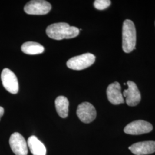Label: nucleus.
Returning <instances> with one entry per match:
<instances>
[{
  "label": "nucleus",
  "mask_w": 155,
  "mask_h": 155,
  "mask_svg": "<svg viewBox=\"0 0 155 155\" xmlns=\"http://www.w3.org/2000/svg\"><path fill=\"white\" fill-rule=\"evenodd\" d=\"M136 30L134 24L130 20H125L122 25V50L130 53L136 49Z\"/></svg>",
  "instance_id": "2"
},
{
  "label": "nucleus",
  "mask_w": 155,
  "mask_h": 155,
  "mask_svg": "<svg viewBox=\"0 0 155 155\" xmlns=\"http://www.w3.org/2000/svg\"><path fill=\"white\" fill-rule=\"evenodd\" d=\"M21 51L28 55H38L45 51V47L40 44L33 41L24 43L21 46Z\"/></svg>",
  "instance_id": "14"
},
{
  "label": "nucleus",
  "mask_w": 155,
  "mask_h": 155,
  "mask_svg": "<svg viewBox=\"0 0 155 155\" xmlns=\"http://www.w3.org/2000/svg\"><path fill=\"white\" fill-rule=\"evenodd\" d=\"M110 0H95L94 2L95 8L98 10H104L110 5Z\"/></svg>",
  "instance_id": "15"
},
{
  "label": "nucleus",
  "mask_w": 155,
  "mask_h": 155,
  "mask_svg": "<svg viewBox=\"0 0 155 155\" xmlns=\"http://www.w3.org/2000/svg\"><path fill=\"white\" fill-rule=\"evenodd\" d=\"M46 33L51 39L61 40L77 37L79 33V29L66 22H58L49 25L46 29Z\"/></svg>",
  "instance_id": "1"
},
{
  "label": "nucleus",
  "mask_w": 155,
  "mask_h": 155,
  "mask_svg": "<svg viewBox=\"0 0 155 155\" xmlns=\"http://www.w3.org/2000/svg\"><path fill=\"white\" fill-rule=\"evenodd\" d=\"M56 110L59 116L65 118L68 116V100L64 96H59L55 101Z\"/></svg>",
  "instance_id": "13"
},
{
  "label": "nucleus",
  "mask_w": 155,
  "mask_h": 155,
  "mask_svg": "<svg viewBox=\"0 0 155 155\" xmlns=\"http://www.w3.org/2000/svg\"><path fill=\"white\" fill-rule=\"evenodd\" d=\"M107 99L113 105H120L125 102L121 93V87L118 82L109 84L106 90Z\"/></svg>",
  "instance_id": "10"
},
{
  "label": "nucleus",
  "mask_w": 155,
  "mask_h": 155,
  "mask_svg": "<svg viewBox=\"0 0 155 155\" xmlns=\"http://www.w3.org/2000/svg\"><path fill=\"white\" fill-rule=\"evenodd\" d=\"M95 61V56L93 54L86 53L71 58L67 62V66L72 70H82L91 66Z\"/></svg>",
  "instance_id": "3"
},
{
  "label": "nucleus",
  "mask_w": 155,
  "mask_h": 155,
  "mask_svg": "<svg viewBox=\"0 0 155 155\" xmlns=\"http://www.w3.org/2000/svg\"><path fill=\"white\" fill-rule=\"evenodd\" d=\"M9 144L16 155H28V144L20 133H13L9 139Z\"/></svg>",
  "instance_id": "6"
},
{
  "label": "nucleus",
  "mask_w": 155,
  "mask_h": 155,
  "mask_svg": "<svg viewBox=\"0 0 155 155\" xmlns=\"http://www.w3.org/2000/svg\"><path fill=\"white\" fill-rule=\"evenodd\" d=\"M152 129L153 126L150 122L144 120H137L127 124L124 130L128 134L140 135L149 133Z\"/></svg>",
  "instance_id": "8"
},
{
  "label": "nucleus",
  "mask_w": 155,
  "mask_h": 155,
  "mask_svg": "<svg viewBox=\"0 0 155 155\" xmlns=\"http://www.w3.org/2000/svg\"><path fill=\"white\" fill-rule=\"evenodd\" d=\"M51 8V5L47 1L32 0L24 6V11L28 15H44L48 13Z\"/></svg>",
  "instance_id": "4"
},
{
  "label": "nucleus",
  "mask_w": 155,
  "mask_h": 155,
  "mask_svg": "<svg viewBox=\"0 0 155 155\" xmlns=\"http://www.w3.org/2000/svg\"><path fill=\"white\" fill-rule=\"evenodd\" d=\"M27 144L32 155H46L47 150L45 145L36 136H30L28 138Z\"/></svg>",
  "instance_id": "12"
},
{
  "label": "nucleus",
  "mask_w": 155,
  "mask_h": 155,
  "mask_svg": "<svg viewBox=\"0 0 155 155\" xmlns=\"http://www.w3.org/2000/svg\"><path fill=\"white\" fill-rule=\"evenodd\" d=\"M128 89L123 92V96L126 98V102L129 106L137 105L141 101V93L136 84L132 81L127 82Z\"/></svg>",
  "instance_id": "9"
},
{
  "label": "nucleus",
  "mask_w": 155,
  "mask_h": 155,
  "mask_svg": "<svg viewBox=\"0 0 155 155\" xmlns=\"http://www.w3.org/2000/svg\"><path fill=\"white\" fill-rule=\"evenodd\" d=\"M4 108L0 106V120H1V117L4 115Z\"/></svg>",
  "instance_id": "16"
},
{
  "label": "nucleus",
  "mask_w": 155,
  "mask_h": 155,
  "mask_svg": "<svg viewBox=\"0 0 155 155\" xmlns=\"http://www.w3.org/2000/svg\"><path fill=\"white\" fill-rule=\"evenodd\" d=\"M1 81L4 88L12 94L18 91V82L16 75L9 68H4L1 73Z\"/></svg>",
  "instance_id": "5"
},
{
  "label": "nucleus",
  "mask_w": 155,
  "mask_h": 155,
  "mask_svg": "<svg viewBox=\"0 0 155 155\" xmlns=\"http://www.w3.org/2000/svg\"><path fill=\"white\" fill-rule=\"evenodd\" d=\"M129 150L136 155L152 154L155 152V141H145L136 143L130 146Z\"/></svg>",
  "instance_id": "11"
},
{
  "label": "nucleus",
  "mask_w": 155,
  "mask_h": 155,
  "mask_svg": "<svg viewBox=\"0 0 155 155\" xmlns=\"http://www.w3.org/2000/svg\"><path fill=\"white\" fill-rule=\"evenodd\" d=\"M77 114L82 122L89 124L95 119L97 111L94 106L89 102H85L78 105Z\"/></svg>",
  "instance_id": "7"
}]
</instances>
